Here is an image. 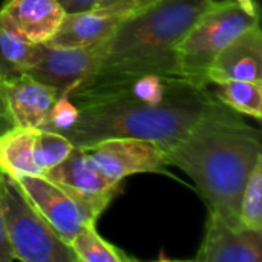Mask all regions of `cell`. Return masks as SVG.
<instances>
[{
    "mask_svg": "<svg viewBox=\"0 0 262 262\" xmlns=\"http://www.w3.org/2000/svg\"><path fill=\"white\" fill-rule=\"evenodd\" d=\"M215 3L216 0H158L124 17L106 40L95 71L69 92V98L78 104L144 74L181 78L177 48L195 20Z\"/></svg>",
    "mask_w": 262,
    "mask_h": 262,
    "instance_id": "6da1fadb",
    "label": "cell"
},
{
    "mask_svg": "<svg viewBox=\"0 0 262 262\" xmlns=\"http://www.w3.org/2000/svg\"><path fill=\"white\" fill-rule=\"evenodd\" d=\"M164 154L169 166L181 169L193 181L210 212L229 226H241V196L262 158L261 134L256 129L239 114L226 109L200 121Z\"/></svg>",
    "mask_w": 262,
    "mask_h": 262,
    "instance_id": "7a4b0ae2",
    "label": "cell"
},
{
    "mask_svg": "<svg viewBox=\"0 0 262 262\" xmlns=\"http://www.w3.org/2000/svg\"><path fill=\"white\" fill-rule=\"evenodd\" d=\"M207 86L187 80L173 81L169 94L158 103L127 98H103L78 106L80 115L63 135L83 147L112 137L146 140L167 149L187 135L204 118L226 111Z\"/></svg>",
    "mask_w": 262,
    "mask_h": 262,
    "instance_id": "3957f363",
    "label": "cell"
},
{
    "mask_svg": "<svg viewBox=\"0 0 262 262\" xmlns=\"http://www.w3.org/2000/svg\"><path fill=\"white\" fill-rule=\"evenodd\" d=\"M259 23V15L250 14L233 0H216L186 32L177 48L178 75L190 83L209 86L206 74L218 55L239 34Z\"/></svg>",
    "mask_w": 262,
    "mask_h": 262,
    "instance_id": "277c9868",
    "label": "cell"
},
{
    "mask_svg": "<svg viewBox=\"0 0 262 262\" xmlns=\"http://www.w3.org/2000/svg\"><path fill=\"white\" fill-rule=\"evenodd\" d=\"M0 203L14 259L23 262H78L71 246L37 212L18 183L0 175Z\"/></svg>",
    "mask_w": 262,
    "mask_h": 262,
    "instance_id": "5b68a950",
    "label": "cell"
},
{
    "mask_svg": "<svg viewBox=\"0 0 262 262\" xmlns=\"http://www.w3.org/2000/svg\"><path fill=\"white\" fill-rule=\"evenodd\" d=\"M91 166L114 181L137 173L164 172L169 166L163 147L152 141L112 137L81 147Z\"/></svg>",
    "mask_w": 262,
    "mask_h": 262,
    "instance_id": "8992f818",
    "label": "cell"
},
{
    "mask_svg": "<svg viewBox=\"0 0 262 262\" xmlns=\"http://www.w3.org/2000/svg\"><path fill=\"white\" fill-rule=\"evenodd\" d=\"M15 181L37 212L68 244L80 229L95 224L100 216L92 207L45 175H28Z\"/></svg>",
    "mask_w": 262,
    "mask_h": 262,
    "instance_id": "52a82bcc",
    "label": "cell"
},
{
    "mask_svg": "<svg viewBox=\"0 0 262 262\" xmlns=\"http://www.w3.org/2000/svg\"><path fill=\"white\" fill-rule=\"evenodd\" d=\"M104 43L83 48H51L43 45L41 57L26 74L40 83L55 88L60 94L71 92L95 71L103 55Z\"/></svg>",
    "mask_w": 262,
    "mask_h": 262,
    "instance_id": "ba28073f",
    "label": "cell"
},
{
    "mask_svg": "<svg viewBox=\"0 0 262 262\" xmlns=\"http://www.w3.org/2000/svg\"><path fill=\"white\" fill-rule=\"evenodd\" d=\"M54 183L63 186L78 200L92 207L101 215L111 201L120 192V181H114L97 170L84 157L81 147L72 149V152L55 167L43 173Z\"/></svg>",
    "mask_w": 262,
    "mask_h": 262,
    "instance_id": "9c48e42d",
    "label": "cell"
},
{
    "mask_svg": "<svg viewBox=\"0 0 262 262\" xmlns=\"http://www.w3.org/2000/svg\"><path fill=\"white\" fill-rule=\"evenodd\" d=\"M201 262H261L262 230L233 227L210 212L204 239L195 256Z\"/></svg>",
    "mask_w": 262,
    "mask_h": 262,
    "instance_id": "30bf717a",
    "label": "cell"
},
{
    "mask_svg": "<svg viewBox=\"0 0 262 262\" xmlns=\"http://www.w3.org/2000/svg\"><path fill=\"white\" fill-rule=\"evenodd\" d=\"M207 83L227 80L262 83V32L259 23L226 45L210 63Z\"/></svg>",
    "mask_w": 262,
    "mask_h": 262,
    "instance_id": "8fae6325",
    "label": "cell"
},
{
    "mask_svg": "<svg viewBox=\"0 0 262 262\" xmlns=\"http://www.w3.org/2000/svg\"><path fill=\"white\" fill-rule=\"evenodd\" d=\"M2 92L14 127L41 129L60 92L23 74L2 80Z\"/></svg>",
    "mask_w": 262,
    "mask_h": 262,
    "instance_id": "7c38bea8",
    "label": "cell"
},
{
    "mask_svg": "<svg viewBox=\"0 0 262 262\" xmlns=\"http://www.w3.org/2000/svg\"><path fill=\"white\" fill-rule=\"evenodd\" d=\"M0 14L29 43H46L60 28L64 9L58 0H5Z\"/></svg>",
    "mask_w": 262,
    "mask_h": 262,
    "instance_id": "4fadbf2b",
    "label": "cell"
},
{
    "mask_svg": "<svg viewBox=\"0 0 262 262\" xmlns=\"http://www.w3.org/2000/svg\"><path fill=\"white\" fill-rule=\"evenodd\" d=\"M123 15L111 14L103 9H89L64 14L57 32L45 43L51 48H83L106 41Z\"/></svg>",
    "mask_w": 262,
    "mask_h": 262,
    "instance_id": "5bb4252c",
    "label": "cell"
},
{
    "mask_svg": "<svg viewBox=\"0 0 262 262\" xmlns=\"http://www.w3.org/2000/svg\"><path fill=\"white\" fill-rule=\"evenodd\" d=\"M43 43L26 41L0 14V80L26 74L41 57Z\"/></svg>",
    "mask_w": 262,
    "mask_h": 262,
    "instance_id": "9a60e30c",
    "label": "cell"
},
{
    "mask_svg": "<svg viewBox=\"0 0 262 262\" xmlns=\"http://www.w3.org/2000/svg\"><path fill=\"white\" fill-rule=\"evenodd\" d=\"M37 129L11 127L0 135V170L17 180L28 175H41L34 160Z\"/></svg>",
    "mask_w": 262,
    "mask_h": 262,
    "instance_id": "2e32d148",
    "label": "cell"
},
{
    "mask_svg": "<svg viewBox=\"0 0 262 262\" xmlns=\"http://www.w3.org/2000/svg\"><path fill=\"white\" fill-rule=\"evenodd\" d=\"M213 95L230 111L261 120L262 83L241 80L218 81L213 83Z\"/></svg>",
    "mask_w": 262,
    "mask_h": 262,
    "instance_id": "e0dca14e",
    "label": "cell"
},
{
    "mask_svg": "<svg viewBox=\"0 0 262 262\" xmlns=\"http://www.w3.org/2000/svg\"><path fill=\"white\" fill-rule=\"evenodd\" d=\"M69 246L78 262H126L132 261L120 247L103 239L95 230V224L80 229L69 241Z\"/></svg>",
    "mask_w": 262,
    "mask_h": 262,
    "instance_id": "ac0fdd59",
    "label": "cell"
},
{
    "mask_svg": "<svg viewBox=\"0 0 262 262\" xmlns=\"http://www.w3.org/2000/svg\"><path fill=\"white\" fill-rule=\"evenodd\" d=\"M74 149V144L58 132L37 129L34 143V160L38 172L43 175L60 164Z\"/></svg>",
    "mask_w": 262,
    "mask_h": 262,
    "instance_id": "d6986e66",
    "label": "cell"
},
{
    "mask_svg": "<svg viewBox=\"0 0 262 262\" xmlns=\"http://www.w3.org/2000/svg\"><path fill=\"white\" fill-rule=\"evenodd\" d=\"M239 224L252 230H262V158L246 183L239 204Z\"/></svg>",
    "mask_w": 262,
    "mask_h": 262,
    "instance_id": "ffe728a7",
    "label": "cell"
},
{
    "mask_svg": "<svg viewBox=\"0 0 262 262\" xmlns=\"http://www.w3.org/2000/svg\"><path fill=\"white\" fill-rule=\"evenodd\" d=\"M78 115L80 111L75 106V103L69 98V92H61L54 101L49 115L46 118V123L41 129L64 134L75 126Z\"/></svg>",
    "mask_w": 262,
    "mask_h": 262,
    "instance_id": "44dd1931",
    "label": "cell"
},
{
    "mask_svg": "<svg viewBox=\"0 0 262 262\" xmlns=\"http://www.w3.org/2000/svg\"><path fill=\"white\" fill-rule=\"evenodd\" d=\"M155 2L158 0H100L97 9H103L111 14L127 17L149 8Z\"/></svg>",
    "mask_w": 262,
    "mask_h": 262,
    "instance_id": "7402d4cb",
    "label": "cell"
},
{
    "mask_svg": "<svg viewBox=\"0 0 262 262\" xmlns=\"http://www.w3.org/2000/svg\"><path fill=\"white\" fill-rule=\"evenodd\" d=\"M100 0H58L61 8L66 14L69 12H80V11H89L95 9Z\"/></svg>",
    "mask_w": 262,
    "mask_h": 262,
    "instance_id": "603a6c76",
    "label": "cell"
},
{
    "mask_svg": "<svg viewBox=\"0 0 262 262\" xmlns=\"http://www.w3.org/2000/svg\"><path fill=\"white\" fill-rule=\"evenodd\" d=\"M2 175V170H0ZM14 255L9 247V241L6 236V229L3 223V215H2V203H0V262H14Z\"/></svg>",
    "mask_w": 262,
    "mask_h": 262,
    "instance_id": "cb8c5ba5",
    "label": "cell"
},
{
    "mask_svg": "<svg viewBox=\"0 0 262 262\" xmlns=\"http://www.w3.org/2000/svg\"><path fill=\"white\" fill-rule=\"evenodd\" d=\"M11 127H14V124H12V120L6 109V103H5L3 92H2V80H0V135L3 132L9 130Z\"/></svg>",
    "mask_w": 262,
    "mask_h": 262,
    "instance_id": "d4e9b609",
    "label": "cell"
},
{
    "mask_svg": "<svg viewBox=\"0 0 262 262\" xmlns=\"http://www.w3.org/2000/svg\"><path fill=\"white\" fill-rule=\"evenodd\" d=\"M233 2H236L247 12L255 14V15H259V12H258V3L255 0H233Z\"/></svg>",
    "mask_w": 262,
    "mask_h": 262,
    "instance_id": "484cf974",
    "label": "cell"
}]
</instances>
